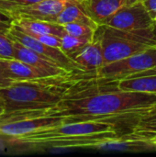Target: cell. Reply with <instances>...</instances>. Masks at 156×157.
<instances>
[{
  "mask_svg": "<svg viewBox=\"0 0 156 157\" xmlns=\"http://www.w3.org/2000/svg\"><path fill=\"white\" fill-rule=\"evenodd\" d=\"M80 80L55 107L49 109V116L62 117L63 123H114L113 121H137L156 109V94L120 90L112 82L93 77L86 78L88 86L83 90Z\"/></svg>",
  "mask_w": 156,
  "mask_h": 157,
  "instance_id": "obj_1",
  "label": "cell"
},
{
  "mask_svg": "<svg viewBox=\"0 0 156 157\" xmlns=\"http://www.w3.org/2000/svg\"><path fill=\"white\" fill-rule=\"evenodd\" d=\"M84 76L85 74H69L14 82L0 88L5 113L53 108Z\"/></svg>",
  "mask_w": 156,
  "mask_h": 157,
  "instance_id": "obj_2",
  "label": "cell"
},
{
  "mask_svg": "<svg viewBox=\"0 0 156 157\" xmlns=\"http://www.w3.org/2000/svg\"><path fill=\"white\" fill-rule=\"evenodd\" d=\"M154 67H156V47H151L125 59L103 65L93 78L117 81Z\"/></svg>",
  "mask_w": 156,
  "mask_h": 157,
  "instance_id": "obj_3",
  "label": "cell"
},
{
  "mask_svg": "<svg viewBox=\"0 0 156 157\" xmlns=\"http://www.w3.org/2000/svg\"><path fill=\"white\" fill-rule=\"evenodd\" d=\"M100 25L120 30H137L152 28L155 24L143 4L138 0L123 6Z\"/></svg>",
  "mask_w": 156,
  "mask_h": 157,
  "instance_id": "obj_4",
  "label": "cell"
},
{
  "mask_svg": "<svg viewBox=\"0 0 156 157\" xmlns=\"http://www.w3.org/2000/svg\"><path fill=\"white\" fill-rule=\"evenodd\" d=\"M7 33H8V36L12 40H15L20 42L21 44L27 46L28 48L42 55L43 57L55 62L56 63L67 69L68 71L74 73V74H84L81 71L78 64L70 57H68L60 48L51 47L47 44H44L40 42V40L34 39L33 37L22 31H19L14 28H11Z\"/></svg>",
  "mask_w": 156,
  "mask_h": 157,
  "instance_id": "obj_5",
  "label": "cell"
},
{
  "mask_svg": "<svg viewBox=\"0 0 156 157\" xmlns=\"http://www.w3.org/2000/svg\"><path fill=\"white\" fill-rule=\"evenodd\" d=\"M96 39H98L101 42L105 64L125 59L152 47L142 42L105 34L97 30Z\"/></svg>",
  "mask_w": 156,
  "mask_h": 157,
  "instance_id": "obj_6",
  "label": "cell"
},
{
  "mask_svg": "<svg viewBox=\"0 0 156 157\" xmlns=\"http://www.w3.org/2000/svg\"><path fill=\"white\" fill-rule=\"evenodd\" d=\"M78 1L79 0H41L17 9L13 12L12 17L15 19L31 18L49 21L66 6Z\"/></svg>",
  "mask_w": 156,
  "mask_h": 157,
  "instance_id": "obj_7",
  "label": "cell"
},
{
  "mask_svg": "<svg viewBox=\"0 0 156 157\" xmlns=\"http://www.w3.org/2000/svg\"><path fill=\"white\" fill-rule=\"evenodd\" d=\"M63 123V118L55 116H43L24 119L17 121L1 122L0 134L12 139L29 134L36 130Z\"/></svg>",
  "mask_w": 156,
  "mask_h": 157,
  "instance_id": "obj_8",
  "label": "cell"
},
{
  "mask_svg": "<svg viewBox=\"0 0 156 157\" xmlns=\"http://www.w3.org/2000/svg\"><path fill=\"white\" fill-rule=\"evenodd\" d=\"M14 42V54L13 58L24 62L28 64L35 66L39 69H41L47 72L51 75H64L69 74H74L63 66L59 65L53 61H51L33 50L28 48L27 46L21 44L20 42L13 40Z\"/></svg>",
  "mask_w": 156,
  "mask_h": 157,
  "instance_id": "obj_9",
  "label": "cell"
},
{
  "mask_svg": "<svg viewBox=\"0 0 156 157\" xmlns=\"http://www.w3.org/2000/svg\"><path fill=\"white\" fill-rule=\"evenodd\" d=\"M102 151H123V152H143L156 149V144L150 140L136 138L130 133L117 138L109 139L91 147Z\"/></svg>",
  "mask_w": 156,
  "mask_h": 157,
  "instance_id": "obj_10",
  "label": "cell"
},
{
  "mask_svg": "<svg viewBox=\"0 0 156 157\" xmlns=\"http://www.w3.org/2000/svg\"><path fill=\"white\" fill-rule=\"evenodd\" d=\"M0 68L5 76L12 80L13 82L53 76L41 69H39L35 66H32L14 58H0Z\"/></svg>",
  "mask_w": 156,
  "mask_h": 157,
  "instance_id": "obj_11",
  "label": "cell"
},
{
  "mask_svg": "<svg viewBox=\"0 0 156 157\" xmlns=\"http://www.w3.org/2000/svg\"><path fill=\"white\" fill-rule=\"evenodd\" d=\"M73 60L78 64L84 74L93 77L105 64L100 40L96 39L93 42L85 46L73 57Z\"/></svg>",
  "mask_w": 156,
  "mask_h": 157,
  "instance_id": "obj_12",
  "label": "cell"
},
{
  "mask_svg": "<svg viewBox=\"0 0 156 157\" xmlns=\"http://www.w3.org/2000/svg\"><path fill=\"white\" fill-rule=\"evenodd\" d=\"M84 9L99 25L125 6L138 0H79Z\"/></svg>",
  "mask_w": 156,
  "mask_h": 157,
  "instance_id": "obj_13",
  "label": "cell"
},
{
  "mask_svg": "<svg viewBox=\"0 0 156 157\" xmlns=\"http://www.w3.org/2000/svg\"><path fill=\"white\" fill-rule=\"evenodd\" d=\"M12 28L27 34H51L58 36L60 38L66 33L62 25L40 19L16 18L13 22Z\"/></svg>",
  "mask_w": 156,
  "mask_h": 157,
  "instance_id": "obj_14",
  "label": "cell"
},
{
  "mask_svg": "<svg viewBox=\"0 0 156 157\" xmlns=\"http://www.w3.org/2000/svg\"><path fill=\"white\" fill-rule=\"evenodd\" d=\"M49 21L62 26L69 23H84L96 29H98L99 27V24L84 9L80 4V1L66 6Z\"/></svg>",
  "mask_w": 156,
  "mask_h": 157,
  "instance_id": "obj_15",
  "label": "cell"
},
{
  "mask_svg": "<svg viewBox=\"0 0 156 157\" xmlns=\"http://www.w3.org/2000/svg\"><path fill=\"white\" fill-rule=\"evenodd\" d=\"M108 82H112L120 90L156 94V75L136 78H125Z\"/></svg>",
  "mask_w": 156,
  "mask_h": 157,
  "instance_id": "obj_16",
  "label": "cell"
},
{
  "mask_svg": "<svg viewBox=\"0 0 156 157\" xmlns=\"http://www.w3.org/2000/svg\"><path fill=\"white\" fill-rule=\"evenodd\" d=\"M130 134L136 138L149 140L156 136V112L140 117L132 126Z\"/></svg>",
  "mask_w": 156,
  "mask_h": 157,
  "instance_id": "obj_17",
  "label": "cell"
},
{
  "mask_svg": "<svg viewBox=\"0 0 156 157\" xmlns=\"http://www.w3.org/2000/svg\"><path fill=\"white\" fill-rule=\"evenodd\" d=\"M61 47L60 49L73 60V57L79 52L87 44L93 42L87 39H82V38H77L72 35H69L65 33L63 37H61Z\"/></svg>",
  "mask_w": 156,
  "mask_h": 157,
  "instance_id": "obj_18",
  "label": "cell"
},
{
  "mask_svg": "<svg viewBox=\"0 0 156 157\" xmlns=\"http://www.w3.org/2000/svg\"><path fill=\"white\" fill-rule=\"evenodd\" d=\"M65 32L69 35L82 38V39H87L91 41H94L96 40V34L97 29L89 26L87 24L84 23H69L63 25Z\"/></svg>",
  "mask_w": 156,
  "mask_h": 157,
  "instance_id": "obj_19",
  "label": "cell"
},
{
  "mask_svg": "<svg viewBox=\"0 0 156 157\" xmlns=\"http://www.w3.org/2000/svg\"><path fill=\"white\" fill-rule=\"evenodd\" d=\"M7 32L0 29V58L4 59H11L14 54V42Z\"/></svg>",
  "mask_w": 156,
  "mask_h": 157,
  "instance_id": "obj_20",
  "label": "cell"
},
{
  "mask_svg": "<svg viewBox=\"0 0 156 157\" xmlns=\"http://www.w3.org/2000/svg\"><path fill=\"white\" fill-rule=\"evenodd\" d=\"M41 0H0V10L12 16L17 9Z\"/></svg>",
  "mask_w": 156,
  "mask_h": 157,
  "instance_id": "obj_21",
  "label": "cell"
},
{
  "mask_svg": "<svg viewBox=\"0 0 156 157\" xmlns=\"http://www.w3.org/2000/svg\"><path fill=\"white\" fill-rule=\"evenodd\" d=\"M27 34V33H26ZM28 35L33 37L34 39L40 40V42L47 44L49 46L51 47H56V48H60L62 41H61V38L55 35H51V34H37V33H29Z\"/></svg>",
  "mask_w": 156,
  "mask_h": 157,
  "instance_id": "obj_22",
  "label": "cell"
},
{
  "mask_svg": "<svg viewBox=\"0 0 156 157\" xmlns=\"http://www.w3.org/2000/svg\"><path fill=\"white\" fill-rule=\"evenodd\" d=\"M14 20L15 18L12 16L0 10V29H1L9 30L12 28Z\"/></svg>",
  "mask_w": 156,
  "mask_h": 157,
  "instance_id": "obj_23",
  "label": "cell"
},
{
  "mask_svg": "<svg viewBox=\"0 0 156 157\" xmlns=\"http://www.w3.org/2000/svg\"><path fill=\"white\" fill-rule=\"evenodd\" d=\"M151 17L154 20L156 18V0H141Z\"/></svg>",
  "mask_w": 156,
  "mask_h": 157,
  "instance_id": "obj_24",
  "label": "cell"
},
{
  "mask_svg": "<svg viewBox=\"0 0 156 157\" xmlns=\"http://www.w3.org/2000/svg\"><path fill=\"white\" fill-rule=\"evenodd\" d=\"M14 82L10 79H8L7 77L5 76V75L3 74L1 68H0V88H5L9 86L10 85H12Z\"/></svg>",
  "mask_w": 156,
  "mask_h": 157,
  "instance_id": "obj_25",
  "label": "cell"
},
{
  "mask_svg": "<svg viewBox=\"0 0 156 157\" xmlns=\"http://www.w3.org/2000/svg\"><path fill=\"white\" fill-rule=\"evenodd\" d=\"M6 112V107H5V102L2 98H0V117L4 115Z\"/></svg>",
  "mask_w": 156,
  "mask_h": 157,
  "instance_id": "obj_26",
  "label": "cell"
},
{
  "mask_svg": "<svg viewBox=\"0 0 156 157\" xmlns=\"http://www.w3.org/2000/svg\"><path fill=\"white\" fill-rule=\"evenodd\" d=\"M149 140H150L151 142H153L154 144H156V136L155 137H154V138H151V139H149Z\"/></svg>",
  "mask_w": 156,
  "mask_h": 157,
  "instance_id": "obj_27",
  "label": "cell"
},
{
  "mask_svg": "<svg viewBox=\"0 0 156 157\" xmlns=\"http://www.w3.org/2000/svg\"><path fill=\"white\" fill-rule=\"evenodd\" d=\"M154 24H155V26H156V18L154 19Z\"/></svg>",
  "mask_w": 156,
  "mask_h": 157,
  "instance_id": "obj_28",
  "label": "cell"
}]
</instances>
